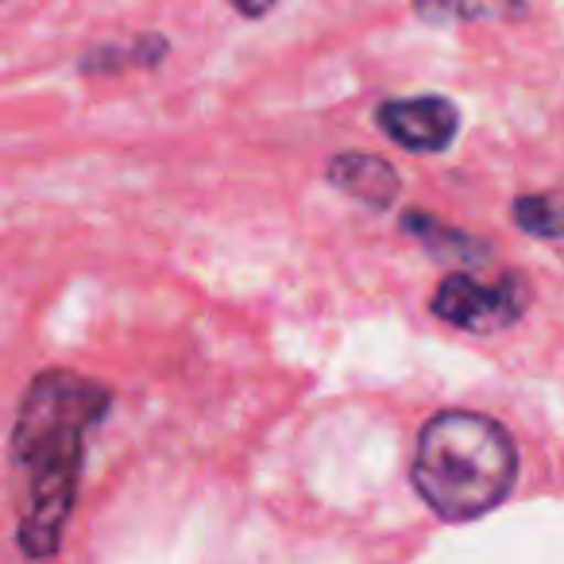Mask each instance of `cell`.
Returning a JSON list of instances; mask_svg holds the SVG:
<instances>
[{
    "instance_id": "obj_1",
    "label": "cell",
    "mask_w": 564,
    "mask_h": 564,
    "mask_svg": "<svg viewBox=\"0 0 564 564\" xmlns=\"http://www.w3.org/2000/svg\"><path fill=\"white\" fill-rule=\"evenodd\" d=\"M112 394L78 371H43L20 402L12 460L28 471V510L20 545L28 556H55L78 499L86 437L109 410Z\"/></svg>"
},
{
    "instance_id": "obj_6",
    "label": "cell",
    "mask_w": 564,
    "mask_h": 564,
    "mask_svg": "<svg viewBox=\"0 0 564 564\" xmlns=\"http://www.w3.org/2000/svg\"><path fill=\"white\" fill-rule=\"evenodd\" d=\"M414 12L425 24H453V20H525V0H414Z\"/></svg>"
},
{
    "instance_id": "obj_2",
    "label": "cell",
    "mask_w": 564,
    "mask_h": 564,
    "mask_svg": "<svg viewBox=\"0 0 564 564\" xmlns=\"http://www.w3.org/2000/svg\"><path fill=\"white\" fill-rule=\"evenodd\" d=\"M417 495L445 522H471L499 507L518 479L514 437L495 417L445 410L430 417L410 464Z\"/></svg>"
},
{
    "instance_id": "obj_8",
    "label": "cell",
    "mask_w": 564,
    "mask_h": 564,
    "mask_svg": "<svg viewBox=\"0 0 564 564\" xmlns=\"http://www.w3.org/2000/svg\"><path fill=\"white\" fill-rule=\"evenodd\" d=\"M514 220L522 232L541 240H561V205L556 194H525L514 202Z\"/></svg>"
},
{
    "instance_id": "obj_5",
    "label": "cell",
    "mask_w": 564,
    "mask_h": 564,
    "mask_svg": "<svg viewBox=\"0 0 564 564\" xmlns=\"http://www.w3.org/2000/svg\"><path fill=\"white\" fill-rule=\"evenodd\" d=\"M329 182L340 194L356 197L368 209H391L399 202V171H394L387 159L379 155H364V151H340L329 163Z\"/></svg>"
},
{
    "instance_id": "obj_4",
    "label": "cell",
    "mask_w": 564,
    "mask_h": 564,
    "mask_svg": "<svg viewBox=\"0 0 564 564\" xmlns=\"http://www.w3.org/2000/svg\"><path fill=\"white\" fill-rule=\"evenodd\" d=\"M376 124L414 155H437L460 132V112L448 97H399L376 109Z\"/></svg>"
},
{
    "instance_id": "obj_9",
    "label": "cell",
    "mask_w": 564,
    "mask_h": 564,
    "mask_svg": "<svg viewBox=\"0 0 564 564\" xmlns=\"http://www.w3.org/2000/svg\"><path fill=\"white\" fill-rule=\"evenodd\" d=\"M228 4H232V9L240 12V17L259 20V17H267V12H271L274 4H279V0H228Z\"/></svg>"
},
{
    "instance_id": "obj_7",
    "label": "cell",
    "mask_w": 564,
    "mask_h": 564,
    "mask_svg": "<svg viewBox=\"0 0 564 564\" xmlns=\"http://www.w3.org/2000/svg\"><path fill=\"white\" fill-rule=\"evenodd\" d=\"M402 228H406V232H414L417 240H422L425 248H430L433 256H441V259H471V263H484V259H487V243L484 240H471V236H464V232H453V228H445V225H437L433 217H425L422 209L406 213V217H402Z\"/></svg>"
},
{
    "instance_id": "obj_3",
    "label": "cell",
    "mask_w": 564,
    "mask_h": 564,
    "mask_svg": "<svg viewBox=\"0 0 564 564\" xmlns=\"http://www.w3.org/2000/svg\"><path fill=\"white\" fill-rule=\"evenodd\" d=\"M530 299L533 291L522 271H502L495 282L448 274L433 291V314L464 333H502L525 314Z\"/></svg>"
}]
</instances>
